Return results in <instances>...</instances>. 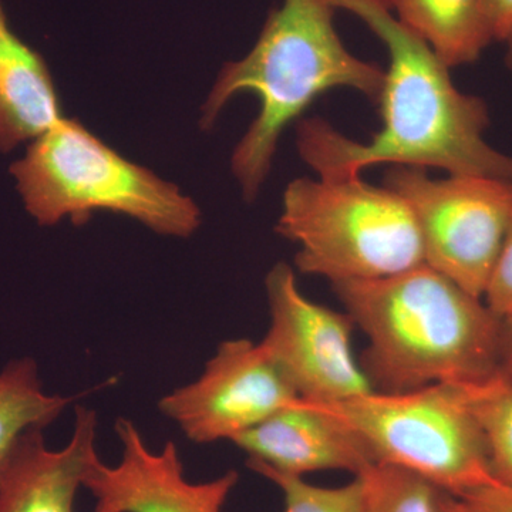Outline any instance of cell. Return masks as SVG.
<instances>
[{"instance_id":"24","label":"cell","mask_w":512,"mask_h":512,"mask_svg":"<svg viewBox=\"0 0 512 512\" xmlns=\"http://www.w3.org/2000/svg\"><path fill=\"white\" fill-rule=\"evenodd\" d=\"M505 46H507V53H505V62H507V66L512 69V32L510 36L505 39Z\"/></svg>"},{"instance_id":"6","label":"cell","mask_w":512,"mask_h":512,"mask_svg":"<svg viewBox=\"0 0 512 512\" xmlns=\"http://www.w3.org/2000/svg\"><path fill=\"white\" fill-rule=\"evenodd\" d=\"M365 441L375 463L406 468L453 495L495 483L466 384L373 392L323 403Z\"/></svg>"},{"instance_id":"20","label":"cell","mask_w":512,"mask_h":512,"mask_svg":"<svg viewBox=\"0 0 512 512\" xmlns=\"http://www.w3.org/2000/svg\"><path fill=\"white\" fill-rule=\"evenodd\" d=\"M477 512H512V487L500 483L483 485L456 495Z\"/></svg>"},{"instance_id":"5","label":"cell","mask_w":512,"mask_h":512,"mask_svg":"<svg viewBox=\"0 0 512 512\" xmlns=\"http://www.w3.org/2000/svg\"><path fill=\"white\" fill-rule=\"evenodd\" d=\"M275 229L298 247V271L330 284L387 278L424 264L412 208L360 175L296 178L286 187Z\"/></svg>"},{"instance_id":"12","label":"cell","mask_w":512,"mask_h":512,"mask_svg":"<svg viewBox=\"0 0 512 512\" xmlns=\"http://www.w3.org/2000/svg\"><path fill=\"white\" fill-rule=\"evenodd\" d=\"M97 413L74 410L69 443L47 447L43 430L20 440L0 480V512H74V500L97 453Z\"/></svg>"},{"instance_id":"21","label":"cell","mask_w":512,"mask_h":512,"mask_svg":"<svg viewBox=\"0 0 512 512\" xmlns=\"http://www.w3.org/2000/svg\"><path fill=\"white\" fill-rule=\"evenodd\" d=\"M488 28L494 42H505L512 32V0H485Z\"/></svg>"},{"instance_id":"11","label":"cell","mask_w":512,"mask_h":512,"mask_svg":"<svg viewBox=\"0 0 512 512\" xmlns=\"http://www.w3.org/2000/svg\"><path fill=\"white\" fill-rule=\"evenodd\" d=\"M232 444L248 460L305 477L318 471L362 473L375 464L365 441L338 413L323 403L298 399Z\"/></svg>"},{"instance_id":"9","label":"cell","mask_w":512,"mask_h":512,"mask_svg":"<svg viewBox=\"0 0 512 512\" xmlns=\"http://www.w3.org/2000/svg\"><path fill=\"white\" fill-rule=\"evenodd\" d=\"M261 342L224 340L194 382L161 397L158 410L195 444L234 441L298 400Z\"/></svg>"},{"instance_id":"19","label":"cell","mask_w":512,"mask_h":512,"mask_svg":"<svg viewBox=\"0 0 512 512\" xmlns=\"http://www.w3.org/2000/svg\"><path fill=\"white\" fill-rule=\"evenodd\" d=\"M484 301L500 318L512 315V215L500 255L485 289Z\"/></svg>"},{"instance_id":"4","label":"cell","mask_w":512,"mask_h":512,"mask_svg":"<svg viewBox=\"0 0 512 512\" xmlns=\"http://www.w3.org/2000/svg\"><path fill=\"white\" fill-rule=\"evenodd\" d=\"M10 173L43 227L64 218L83 225L97 211L126 215L165 237L188 238L201 225L200 208L177 185L120 156L77 120L63 117L37 137Z\"/></svg>"},{"instance_id":"15","label":"cell","mask_w":512,"mask_h":512,"mask_svg":"<svg viewBox=\"0 0 512 512\" xmlns=\"http://www.w3.org/2000/svg\"><path fill=\"white\" fill-rule=\"evenodd\" d=\"M73 397L47 393L35 360H13L0 372V480L20 440L30 430L55 423Z\"/></svg>"},{"instance_id":"1","label":"cell","mask_w":512,"mask_h":512,"mask_svg":"<svg viewBox=\"0 0 512 512\" xmlns=\"http://www.w3.org/2000/svg\"><path fill=\"white\" fill-rule=\"evenodd\" d=\"M379 37L389 55L379 104L382 128L367 143L343 136L328 121L298 126L299 156L319 177H359L372 165L440 168L450 175L512 181V156L488 143L490 111L461 92L450 67L379 0H330Z\"/></svg>"},{"instance_id":"13","label":"cell","mask_w":512,"mask_h":512,"mask_svg":"<svg viewBox=\"0 0 512 512\" xmlns=\"http://www.w3.org/2000/svg\"><path fill=\"white\" fill-rule=\"evenodd\" d=\"M62 119L49 67L12 32L0 5V151L36 140Z\"/></svg>"},{"instance_id":"7","label":"cell","mask_w":512,"mask_h":512,"mask_svg":"<svg viewBox=\"0 0 512 512\" xmlns=\"http://www.w3.org/2000/svg\"><path fill=\"white\" fill-rule=\"evenodd\" d=\"M384 187L412 208L424 264L484 299L512 215V181L480 175L430 177L424 168L394 165Z\"/></svg>"},{"instance_id":"22","label":"cell","mask_w":512,"mask_h":512,"mask_svg":"<svg viewBox=\"0 0 512 512\" xmlns=\"http://www.w3.org/2000/svg\"><path fill=\"white\" fill-rule=\"evenodd\" d=\"M501 319L500 372L512 377V315Z\"/></svg>"},{"instance_id":"16","label":"cell","mask_w":512,"mask_h":512,"mask_svg":"<svg viewBox=\"0 0 512 512\" xmlns=\"http://www.w3.org/2000/svg\"><path fill=\"white\" fill-rule=\"evenodd\" d=\"M495 483L512 487V377L497 373L483 382L466 384Z\"/></svg>"},{"instance_id":"2","label":"cell","mask_w":512,"mask_h":512,"mask_svg":"<svg viewBox=\"0 0 512 512\" xmlns=\"http://www.w3.org/2000/svg\"><path fill=\"white\" fill-rule=\"evenodd\" d=\"M332 289L369 340L359 363L375 392L473 384L500 373L503 319L429 265Z\"/></svg>"},{"instance_id":"18","label":"cell","mask_w":512,"mask_h":512,"mask_svg":"<svg viewBox=\"0 0 512 512\" xmlns=\"http://www.w3.org/2000/svg\"><path fill=\"white\" fill-rule=\"evenodd\" d=\"M247 466L279 488L284 512H363V487L357 476L340 487H319L303 477L279 473L256 461L248 460Z\"/></svg>"},{"instance_id":"14","label":"cell","mask_w":512,"mask_h":512,"mask_svg":"<svg viewBox=\"0 0 512 512\" xmlns=\"http://www.w3.org/2000/svg\"><path fill=\"white\" fill-rule=\"evenodd\" d=\"M393 9L450 69L476 62L494 42L485 0H393Z\"/></svg>"},{"instance_id":"17","label":"cell","mask_w":512,"mask_h":512,"mask_svg":"<svg viewBox=\"0 0 512 512\" xmlns=\"http://www.w3.org/2000/svg\"><path fill=\"white\" fill-rule=\"evenodd\" d=\"M357 477L363 512H440V488L406 468L375 463Z\"/></svg>"},{"instance_id":"25","label":"cell","mask_w":512,"mask_h":512,"mask_svg":"<svg viewBox=\"0 0 512 512\" xmlns=\"http://www.w3.org/2000/svg\"><path fill=\"white\" fill-rule=\"evenodd\" d=\"M379 2H382L384 5L389 6L390 9H393V0H379Z\"/></svg>"},{"instance_id":"8","label":"cell","mask_w":512,"mask_h":512,"mask_svg":"<svg viewBox=\"0 0 512 512\" xmlns=\"http://www.w3.org/2000/svg\"><path fill=\"white\" fill-rule=\"evenodd\" d=\"M269 328L266 353L299 399L339 403L373 392L352 349L355 323L303 295L291 265L279 262L265 279Z\"/></svg>"},{"instance_id":"23","label":"cell","mask_w":512,"mask_h":512,"mask_svg":"<svg viewBox=\"0 0 512 512\" xmlns=\"http://www.w3.org/2000/svg\"><path fill=\"white\" fill-rule=\"evenodd\" d=\"M439 511L440 512H477L473 510L466 503V501L461 500V498L456 497V495L447 493V491H440L439 495Z\"/></svg>"},{"instance_id":"10","label":"cell","mask_w":512,"mask_h":512,"mask_svg":"<svg viewBox=\"0 0 512 512\" xmlns=\"http://www.w3.org/2000/svg\"><path fill=\"white\" fill-rule=\"evenodd\" d=\"M121 456L114 466L97 456L83 488L94 498L92 512H224L239 474L231 470L210 481L188 480L174 441L153 450L134 421L116 423Z\"/></svg>"},{"instance_id":"3","label":"cell","mask_w":512,"mask_h":512,"mask_svg":"<svg viewBox=\"0 0 512 512\" xmlns=\"http://www.w3.org/2000/svg\"><path fill=\"white\" fill-rule=\"evenodd\" d=\"M330 0H284L272 10L255 46L238 62L225 64L202 107V128L242 93L258 97V116L235 147L232 174L245 200L264 187L279 138L320 94L349 89L379 103L384 70L353 55L336 30Z\"/></svg>"}]
</instances>
